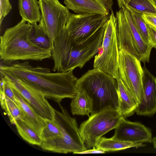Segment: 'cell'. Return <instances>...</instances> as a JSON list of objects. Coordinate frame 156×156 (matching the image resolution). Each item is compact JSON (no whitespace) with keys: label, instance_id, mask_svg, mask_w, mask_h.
<instances>
[{"label":"cell","instance_id":"6da1fadb","mask_svg":"<svg viewBox=\"0 0 156 156\" xmlns=\"http://www.w3.org/2000/svg\"><path fill=\"white\" fill-rule=\"evenodd\" d=\"M3 62L0 65V75L15 79L59 105L63 99L73 98L78 90V79L73 70L51 73L48 68L32 66L28 61Z\"/></svg>","mask_w":156,"mask_h":156},{"label":"cell","instance_id":"7a4b0ae2","mask_svg":"<svg viewBox=\"0 0 156 156\" xmlns=\"http://www.w3.org/2000/svg\"><path fill=\"white\" fill-rule=\"evenodd\" d=\"M104 30L105 25L83 44L77 45L71 41L65 28L62 29L55 39L51 49L53 71L65 72L82 68L98 52Z\"/></svg>","mask_w":156,"mask_h":156},{"label":"cell","instance_id":"3957f363","mask_svg":"<svg viewBox=\"0 0 156 156\" xmlns=\"http://www.w3.org/2000/svg\"><path fill=\"white\" fill-rule=\"evenodd\" d=\"M32 24L22 19L0 37V56L3 62L41 61L51 57V50L39 47L30 39Z\"/></svg>","mask_w":156,"mask_h":156},{"label":"cell","instance_id":"277c9868","mask_svg":"<svg viewBox=\"0 0 156 156\" xmlns=\"http://www.w3.org/2000/svg\"><path fill=\"white\" fill-rule=\"evenodd\" d=\"M77 85L78 88L83 90L91 100L90 114L108 107L117 110V81L110 75L94 68L78 79Z\"/></svg>","mask_w":156,"mask_h":156},{"label":"cell","instance_id":"5b68a950","mask_svg":"<svg viewBox=\"0 0 156 156\" xmlns=\"http://www.w3.org/2000/svg\"><path fill=\"white\" fill-rule=\"evenodd\" d=\"M61 111L55 110L53 120L59 127L61 135L55 138L43 140L40 147L54 152L80 154L87 150L76 119L71 117L61 105Z\"/></svg>","mask_w":156,"mask_h":156},{"label":"cell","instance_id":"8992f818","mask_svg":"<svg viewBox=\"0 0 156 156\" xmlns=\"http://www.w3.org/2000/svg\"><path fill=\"white\" fill-rule=\"evenodd\" d=\"M117 23L112 10L105 24L104 35L98 52L94 56V68L119 78V50L117 38Z\"/></svg>","mask_w":156,"mask_h":156},{"label":"cell","instance_id":"52a82bcc","mask_svg":"<svg viewBox=\"0 0 156 156\" xmlns=\"http://www.w3.org/2000/svg\"><path fill=\"white\" fill-rule=\"evenodd\" d=\"M122 117L117 110L110 107L90 114L79 127L87 149L96 147L100 138L115 129Z\"/></svg>","mask_w":156,"mask_h":156},{"label":"cell","instance_id":"ba28073f","mask_svg":"<svg viewBox=\"0 0 156 156\" xmlns=\"http://www.w3.org/2000/svg\"><path fill=\"white\" fill-rule=\"evenodd\" d=\"M117 38L119 50H123L140 62L148 58L152 47L142 38L134 24L129 26L122 8L116 12Z\"/></svg>","mask_w":156,"mask_h":156},{"label":"cell","instance_id":"9c48e42d","mask_svg":"<svg viewBox=\"0 0 156 156\" xmlns=\"http://www.w3.org/2000/svg\"><path fill=\"white\" fill-rule=\"evenodd\" d=\"M41 12L39 25L48 37L51 49L54 41L65 28L71 13L58 0H38Z\"/></svg>","mask_w":156,"mask_h":156},{"label":"cell","instance_id":"30bf717a","mask_svg":"<svg viewBox=\"0 0 156 156\" xmlns=\"http://www.w3.org/2000/svg\"><path fill=\"white\" fill-rule=\"evenodd\" d=\"M109 15L71 13L65 28L73 43L80 45L103 27Z\"/></svg>","mask_w":156,"mask_h":156},{"label":"cell","instance_id":"8fae6325","mask_svg":"<svg viewBox=\"0 0 156 156\" xmlns=\"http://www.w3.org/2000/svg\"><path fill=\"white\" fill-rule=\"evenodd\" d=\"M143 75L140 62L125 50H119V78L131 94L137 105L143 92Z\"/></svg>","mask_w":156,"mask_h":156},{"label":"cell","instance_id":"7c38bea8","mask_svg":"<svg viewBox=\"0 0 156 156\" xmlns=\"http://www.w3.org/2000/svg\"><path fill=\"white\" fill-rule=\"evenodd\" d=\"M1 76L6 78L11 86L23 96L38 115L44 119L54 120L55 110L44 95L12 77Z\"/></svg>","mask_w":156,"mask_h":156},{"label":"cell","instance_id":"4fadbf2b","mask_svg":"<svg viewBox=\"0 0 156 156\" xmlns=\"http://www.w3.org/2000/svg\"><path fill=\"white\" fill-rule=\"evenodd\" d=\"M113 137L135 143L152 142L151 130L142 123L126 120L122 117L115 129Z\"/></svg>","mask_w":156,"mask_h":156},{"label":"cell","instance_id":"5bb4252c","mask_svg":"<svg viewBox=\"0 0 156 156\" xmlns=\"http://www.w3.org/2000/svg\"><path fill=\"white\" fill-rule=\"evenodd\" d=\"M143 69V92L135 112L139 115L151 116L156 113V78L145 65Z\"/></svg>","mask_w":156,"mask_h":156},{"label":"cell","instance_id":"9a60e30c","mask_svg":"<svg viewBox=\"0 0 156 156\" xmlns=\"http://www.w3.org/2000/svg\"><path fill=\"white\" fill-rule=\"evenodd\" d=\"M68 9L77 14H96L109 15L112 0H64Z\"/></svg>","mask_w":156,"mask_h":156},{"label":"cell","instance_id":"2e32d148","mask_svg":"<svg viewBox=\"0 0 156 156\" xmlns=\"http://www.w3.org/2000/svg\"><path fill=\"white\" fill-rule=\"evenodd\" d=\"M12 88L17 105L23 115V121L41 135V132L45 126L44 119L38 115L23 96L16 90Z\"/></svg>","mask_w":156,"mask_h":156},{"label":"cell","instance_id":"e0dca14e","mask_svg":"<svg viewBox=\"0 0 156 156\" xmlns=\"http://www.w3.org/2000/svg\"><path fill=\"white\" fill-rule=\"evenodd\" d=\"M117 81L118 99L117 110L123 117H129L135 112L137 104L120 79L119 78Z\"/></svg>","mask_w":156,"mask_h":156},{"label":"cell","instance_id":"ac0fdd59","mask_svg":"<svg viewBox=\"0 0 156 156\" xmlns=\"http://www.w3.org/2000/svg\"><path fill=\"white\" fill-rule=\"evenodd\" d=\"M18 8L22 20L31 24L40 22L41 15L38 1L18 0Z\"/></svg>","mask_w":156,"mask_h":156},{"label":"cell","instance_id":"d6986e66","mask_svg":"<svg viewBox=\"0 0 156 156\" xmlns=\"http://www.w3.org/2000/svg\"><path fill=\"white\" fill-rule=\"evenodd\" d=\"M71 110L73 115H87L89 117L92 109L91 99L83 89L78 88L70 103Z\"/></svg>","mask_w":156,"mask_h":156},{"label":"cell","instance_id":"ffe728a7","mask_svg":"<svg viewBox=\"0 0 156 156\" xmlns=\"http://www.w3.org/2000/svg\"><path fill=\"white\" fill-rule=\"evenodd\" d=\"M145 146L143 143H135L125 141L112 137L110 138L102 137L98 140L96 147L107 152L117 151L131 147H143Z\"/></svg>","mask_w":156,"mask_h":156},{"label":"cell","instance_id":"44dd1931","mask_svg":"<svg viewBox=\"0 0 156 156\" xmlns=\"http://www.w3.org/2000/svg\"><path fill=\"white\" fill-rule=\"evenodd\" d=\"M15 125L21 137L29 144L40 146L43 140L41 135L25 122L18 120Z\"/></svg>","mask_w":156,"mask_h":156},{"label":"cell","instance_id":"7402d4cb","mask_svg":"<svg viewBox=\"0 0 156 156\" xmlns=\"http://www.w3.org/2000/svg\"><path fill=\"white\" fill-rule=\"evenodd\" d=\"M1 106L7 114L10 122L15 125L16 121H23V114L19 106L7 98L4 94H0Z\"/></svg>","mask_w":156,"mask_h":156},{"label":"cell","instance_id":"603a6c76","mask_svg":"<svg viewBox=\"0 0 156 156\" xmlns=\"http://www.w3.org/2000/svg\"><path fill=\"white\" fill-rule=\"evenodd\" d=\"M125 7L129 11L133 24L142 38L150 44L147 24L142 17V14L127 6Z\"/></svg>","mask_w":156,"mask_h":156},{"label":"cell","instance_id":"cb8c5ba5","mask_svg":"<svg viewBox=\"0 0 156 156\" xmlns=\"http://www.w3.org/2000/svg\"><path fill=\"white\" fill-rule=\"evenodd\" d=\"M32 25L30 35L31 41L34 44L41 48L51 49L49 39L39 24L36 23Z\"/></svg>","mask_w":156,"mask_h":156},{"label":"cell","instance_id":"d4e9b609","mask_svg":"<svg viewBox=\"0 0 156 156\" xmlns=\"http://www.w3.org/2000/svg\"><path fill=\"white\" fill-rule=\"evenodd\" d=\"M126 6L142 14L146 13L156 15V2L155 0H130Z\"/></svg>","mask_w":156,"mask_h":156},{"label":"cell","instance_id":"484cf974","mask_svg":"<svg viewBox=\"0 0 156 156\" xmlns=\"http://www.w3.org/2000/svg\"><path fill=\"white\" fill-rule=\"evenodd\" d=\"M45 126L41 134L43 140L55 138L60 136L61 132L53 120L44 119Z\"/></svg>","mask_w":156,"mask_h":156},{"label":"cell","instance_id":"4316f807","mask_svg":"<svg viewBox=\"0 0 156 156\" xmlns=\"http://www.w3.org/2000/svg\"><path fill=\"white\" fill-rule=\"evenodd\" d=\"M12 6L9 0H0V24L5 17L9 13Z\"/></svg>","mask_w":156,"mask_h":156},{"label":"cell","instance_id":"83f0119b","mask_svg":"<svg viewBox=\"0 0 156 156\" xmlns=\"http://www.w3.org/2000/svg\"><path fill=\"white\" fill-rule=\"evenodd\" d=\"M1 76L3 77L4 81V93L5 95L17 105L12 87L9 84L6 78L5 77Z\"/></svg>","mask_w":156,"mask_h":156},{"label":"cell","instance_id":"f1b7e54d","mask_svg":"<svg viewBox=\"0 0 156 156\" xmlns=\"http://www.w3.org/2000/svg\"><path fill=\"white\" fill-rule=\"evenodd\" d=\"M150 38V44L156 49V28L147 24Z\"/></svg>","mask_w":156,"mask_h":156},{"label":"cell","instance_id":"f546056e","mask_svg":"<svg viewBox=\"0 0 156 156\" xmlns=\"http://www.w3.org/2000/svg\"><path fill=\"white\" fill-rule=\"evenodd\" d=\"M142 16L147 24L156 28V15L144 13Z\"/></svg>","mask_w":156,"mask_h":156},{"label":"cell","instance_id":"4dcf8cb0","mask_svg":"<svg viewBox=\"0 0 156 156\" xmlns=\"http://www.w3.org/2000/svg\"><path fill=\"white\" fill-rule=\"evenodd\" d=\"M106 151L104 150L96 147H94L92 149L90 148L80 153V154H104Z\"/></svg>","mask_w":156,"mask_h":156},{"label":"cell","instance_id":"1f68e13d","mask_svg":"<svg viewBox=\"0 0 156 156\" xmlns=\"http://www.w3.org/2000/svg\"><path fill=\"white\" fill-rule=\"evenodd\" d=\"M130 0H117L118 5L120 9L126 5Z\"/></svg>","mask_w":156,"mask_h":156},{"label":"cell","instance_id":"d6a6232c","mask_svg":"<svg viewBox=\"0 0 156 156\" xmlns=\"http://www.w3.org/2000/svg\"><path fill=\"white\" fill-rule=\"evenodd\" d=\"M152 142L154 147L156 148V137H154L152 138Z\"/></svg>","mask_w":156,"mask_h":156},{"label":"cell","instance_id":"836d02e7","mask_svg":"<svg viewBox=\"0 0 156 156\" xmlns=\"http://www.w3.org/2000/svg\"><path fill=\"white\" fill-rule=\"evenodd\" d=\"M155 1H156V0H155Z\"/></svg>","mask_w":156,"mask_h":156},{"label":"cell","instance_id":"e575fe53","mask_svg":"<svg viewBox=\"0 0 156 156\" xmlns=\"http://www.w3.org/2000/svg\"></svg>","mask_w":156,"mask_h":156}]
</instances>
